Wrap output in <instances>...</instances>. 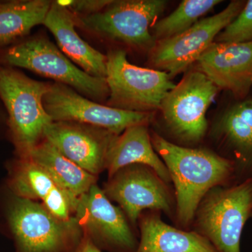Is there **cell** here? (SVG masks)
Returning a JSON list of instances; mask_svg holds the SVG:
<instances>
[{
    "instance_id": "obj_26",
    "label": "cell",
    "mask_w": 252,
    "mask_h": 252,
    "mask_svg": "<svg viewBox=\"0 0 252 252\" xmlns=\"http://www.w3.org/2000/svg\"><path fill=\"white\" fill-rule=\"evenodd\" d=\"M0 118H1V115H0Z\"/></svg>"
},
{
    "instance_id": "obj_17",
    "label": "cell",
    "mask_w": 252,
    "mask_h": 252,
    "mask_svg": "<svg viewBox=\"0 0 252 252\" xmlns=\"http://www.w3.org/2000/svg\"><path fill=\"white\" fill-rule=\"evenodd\" d=\"M148 125L130 126L115 137L106 158L105 170L109 177L123 167L141 164L153 169L165 183L171 182L166 165L154 150Z\"/></svg>"
},
{
    "instance_id": "obj_11",
    "label": "cell",
    "mask_w": 252,
    "mask_h": 252,
    "mask_svg": "<svg viewBox=\"0 0 252 252\" xmlns=\"http://www.w3.org/2000/svg\"><path fill=\"white\" fill-rule=\"evenodd\" d=\"M43 104L53 122H74L123 133L130 126L149 124L154 113L130 112L102 105L81 95L77 91L60 83L51 84Z\"/></svg>"
},
{
    "instance_id": "obj_21",
    "label": "cell",
    "mask_w": 252,
    "mask_h": 252,
    "mask_svg": "<svg viewBox=\"0 0 252 252\" xmlns=\"http://www.w3.org/2000/svg\"><path fill=\"white\" fill-rule=\"evenodd\" d=\"M51 4L49 0L0 1V49L24 39L33 28L43 24Z\"/></svg>"
},
{
    "instance_id": "obj_1",
    "label": "cell",
    "mask_w": 252,
    "mask_h": 252,
    "mask_svg": "<svg viewBox=\"0 0 252 252\" xmlns=\"http://www.w3.org/2000/svg\"><path fill=\"white\" fill-rule=\"evenodd\" d=\"M151 140L175 186L176 221L182 228H189L207 192L230 185L236 178L235 163L207 149L177 145L157 133L151 135Z\"/></svg>"
},
{
    "instance_id": "obj_18",
    "label": "cell",
    "mask_w": 252,
    "mask_h": 252,
    "mask_svg": "<svg viewBox=\"0 0 252 252\" xmlns=\"http://www.w3.org/2000/svg\"><path fill=\"white\" fill-rule=\"evenodd\" d=\"M215 135L234 154L236 177H252V99L230 106L215 126Z\"/></svg>"
},
{
    "instance_id": "obj_16",
    "label": "cell",
    "mask_w": 252,
    "mask_h": 252,
    "mask_svg": "<svg viewBox=\"0 0 252 252\" xmlns=\"http://www.w3.org/2000/svg\"><path fill=\"white\" fill-rule=\"evenodd\" d=\"M54 34L60 50L93 77H107V56L102 54L81 39L76 31L75 18L59 1H52L43 23Z\"/></svg>"
},
{
    "instance_id": "obj_4",
    "label": "cell",
    "mask_w": 252,
    "mask_h": 252,
    "mask_svg": "<svg viewBox=\"0 0 252 252\" xmlns=\"http://www.w3.org/2000/svg\"><path fill=\"white\" fill-rule=\"evenodd\" d=\"M252 217V177L234 185L214 187L195 211V231L217 252H241L242 235Z\"/></svg>"
},
{
    "instance_id": "obj_8",
    "label": "cell",
    "mask_w": 252,
    "mask_h": 252,
    "mask_svg": "<svg viewBox=\"0 0 252 252\" xmlns=\"http://www.w3.org/2000/svg\"><path fill=\"white\" fill-rule=\"evenodd\" d=\"M219 90L196 67L188 69L160 105L164 122L170 133L187 144L203 140L208 127L207 112Z\"/></svg>"
},
{
    "instance_id": "obj_10",
    "label": "cell",
    "mask_w": 252,
    "mask_h": 252,
    "mask_svg": "<svg viewBox=\"0 0 252 252\" xmlns=\"http://www.w3.org/2000/svg\"><path fill=\"white\" fill-rule=\"evenodd\" d=\"M103 191L109 200L120 205L132 224H136L145 210L163 212L175 219V197L168 184L147 165L123 167L109 177Z\"/></svg>"
},
{
    "instance_id": "obj_14",
    "label": "cell",
    "mask_w": 252,
    "mask_h": 252,
    "mask_svg": "<svg viewBox=\"0 0 252 252\" xmlns=\"http://www.w3.org/2000/svg\"><path fill=\"white\" fill-rule=\"evenodd\" d=\"M6 187L20 198L40 200L55 217L69 220L75 213L79 198L72 196L50 177L41 167L28 158L16 157L6 164Z\"/></svg>"
},
{
    "instance_id": "obj_5",
    "label": "cell",
    "mask_w": 252,
    "mask_h": 252,
    "mask_svg": "<svg viewBox=\"0 0 252 252\" xmlns=\"http://www.w3.org/2000/svg\"><path fill=\"white\" fill-rule=\"evenodd\" d=\"M0 64L23 68L51 78L96 101L109 97L105 78L93 77L84 72L44 36L23 39L0 49Z\"/></svg>"
},
{
    "instance_id": "obj_9",
    "label": "cell",
    "mask_w": 252,
    "mask_h": 252,
    "mask_svg": "<svg viewBox=\"0 0 252 252\" xmlns=\"http://www.w3.org/2000/svg\"><path fill=\"white\" fill-rule=\"evenodd\" d=\"M244 5L243 1H231L223 11L200 20L181 34L157 41L150 51L152 65L170 78L187 72L238 16Z\"/></svg>"
},
{
    "instance_id": "obj_6",
    "label": "cell",
    "mask_w": 252,
    "mask_h": 252,
    "mask_svg": "<svg viewBox=\"0 0 252 252\" xmlns=\"http://www.w3.org/2000/svg\"><path fill=\"white\" fill-rule=\"evenodd\" d=\"M107 59L109 107L154 113L175 86L166 72L131 64L124 50H111Z\"/></svg>"
},
{
    "instance_id": "obj_25",
    "label": "cell",
    "mask_w": 252,
    "mask_h": 252,
    "mask_svg": "<svg viewBox=\"0 0 252 252\" xmlns=\"http://www.w3.org/2000/svg\"><path fill=\"white\" fill-rule=\"evenodd\" d=\"M75 252H103L97 248L87 235L84 234L80 245Z\"/></svg>"
},
{
    "instance_id": "obj_23",
    "label": "cell",
    "mask_w": 252,
    "mask_h": 252,
    "mask_svg": "<svg viewBox=\"0 0 252 252\" xmlns=\"http://www.w3.org/2000/svg\"><path fill=\"white\" fill-rule=\"evenodd\" d=\"M252 41V0L244 5L236 18L215 39L217 43Z\"/></svg>"
},
{
    "instance_id": "obj_20",
    "label": "cell",
    "mask_w": 252,
    "mask_h": 252,
    "mask_svg": "<svg viewBox=\"0 0 252 252\" xmlns=\"http://www.w3.org/2000/svg\"><path fill=\"white\" fill-rule=\"evenodd\" d=\"M23 158L30 159L41 167L63 190L75 198H79L96 185V176L63 156L45 139L36 144Z\"/></svg>"
},
{
    "instance_id": "obj_3",
    "label": "cell",
    "mask_w": 252,
    "mask_h": 252,
    "mask_svg": "<svg viewBox=\"0 0 252 252\" xmlns=\"http://www.w3.org/2000/svg\"><path fill=\"white\" fill-rule=\"evenodd\" d=\"M51 84L27 77L16 68L0 64V99L6 112V125L16 157L26 158L44 139L53 122L43 98Z\"/></svg>"
},
{
    "instance_id": "obj_2",
    "label": "cell",
    "mask_w": 252,
    "mask_h": 252,
    "mask_svg": "<svg viewBox=\"0 0 252 252\" xmlns=\"http://www.w3.org/2000/svg\"><path fill=\"white\" fill-rule=\"evenodd\" d=\"M0 225L14 242L15 252H75L84 237L75 217L60 220L6 185L0 188Z\"/></svg>"
},
{
    "instance_id": "obj_7",
    "label": "cell",
    "mask_w": 252,
    "mask_h": 252,
    "mask_svg": "<svg viewBox=\"0 0 252 252\" xmlns=\"http://www.w3.org/2000/svg\"><path fill=\"white\" fill-rule=\"evenodd\" d=\"M166 5L164 0H118L98 13L74 18L77 26L93 34L151 51L157 41L150 28Z\"/></svg>"
},
{
    "instance_id": "obj_15",
    "label": "cell",
    "mask_w": 252,
    "mask_h": 252,
    "mask_svg": "<svg viewBox=\"0 0 252 252\" xmlns=\"http://www.w3.org/2000/svg\"><path fill=\"white\" fill-rule=\"evenodd\" d=\"M219 89L244 98L252 87V41L214 42L196 62Z\"/></svg>"
},
{
    "instance_id": "obj_24",
    "label": "cell",
    "mask_w": 252,
    "mask_h": 252,
    "mask_svg": "<svg viewBox=\"0 0 252 252\" xmlns=\"http://www.w3.org/2000/svg\"><path fill=\"white\" fill-rule=\"evenodd\" d=\"M77 16H90L102 11L112 0H67L58 1Z\"/></svg>"
},
{
    "instance_id": "obj_12",
    "label": "cell",
    "mask_w": 252,
    "mask_h": 252,
    "mask_svg": "<svg viewBox=\"0 0 252 252\" xmlns=\"http://www.w3.org/2000/svg\"><path fill=\"white\" fill-rule=\"evenodd\" d=\"M122 211L94 185L79 197L74 217L84 234L102 251L136 252L138 240Z\"/></svg>"
},
{
    "instance_id": "obj_19",
    "label": "cell",
    "mask_w": 252,
    "mask_h": 252,
    "mask_svg": "<svg viewBox=\"0 0 252 252\" xmlns=\"http://www.w3.org/2000/svg\"><path fill=\"white\" fill-rule=\"evenodd\" d=\"M140 240L136 252H217L212 244L195 230L167 224L160 212L141 214Z\"/></svg>"
},
{
    "instance_id": "obj_13",
    "label": "cell",
    "mask_w": 252,
    "mask_h": 252,
    "mask_svg": "<svg viewBox=\"0 0 252 252\" xmlns=\"http://www.w3.org/2000/svg\"><path fill=\"white\" fill-rule=\"evenodd\" d=\"M117 135L95 126L74 122H53L44 139L81 168L96 176L105 170L106 158Z\"/></svg>"
},
{
    "instance_id": "obj_22",
    "label": "cell",
    "mask_w": 252,
    "mask_h": 252,
    "mask_svg": "<svg viewBox=\"0 0 252 252\" xmlns=\"http://www.w3.org/2000/svg\"><path fill=\"white\" fill-rule=\"evenodd\" d=\"M221 1L184 0L173 12L155 23L152 26V35L157 42L180 34L198 22L202 16L210 12Z\"/></svg>"
}]
</instances>
